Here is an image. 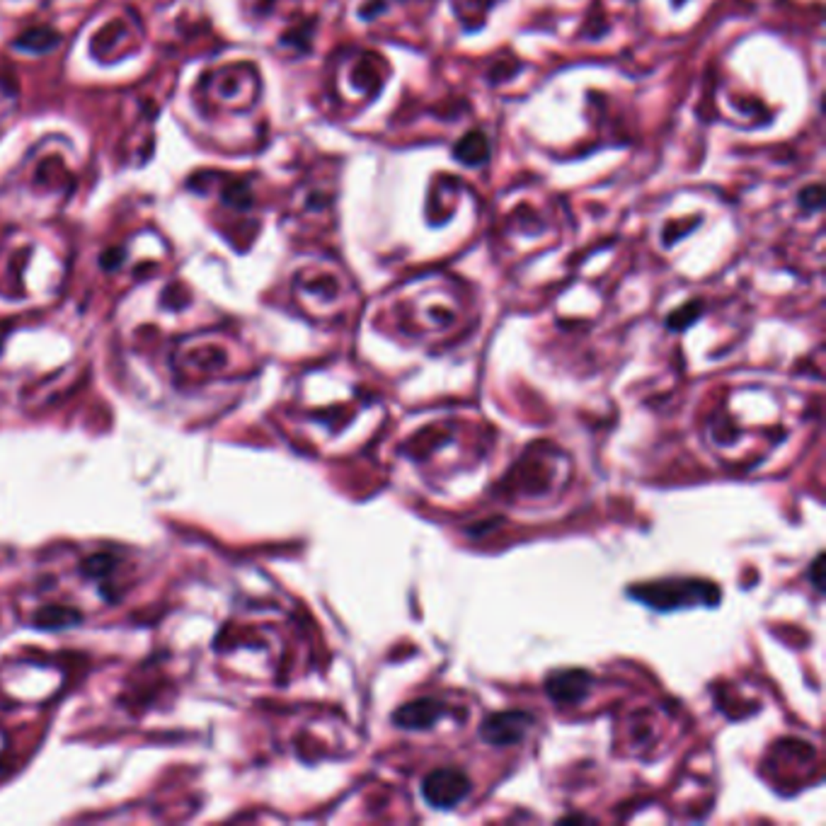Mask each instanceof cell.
I'll use <instances>...</instances> for the list:
<instances>
[{
	"label": "cell",
	"mask_w": 826,
	"mask_h": 826,
	"mask_svg": "<svg viewBox=\"0 0 826 826\" xmlns=\"http://www.w3.org/2000/svg\"><path fill=\"white\" fill-rule=\"evenodd\" d=\"M533 725V718L529 712L522 711H509V712H497L493 718L485 720V725L480 730L483 740L493 747H512L516 741L523 740V734L529 732V727Z\"/></svg>",
	"instance_id": "obj_2"
},
{
	"label": "cell",
	"mask_w": 826,
	"mask_h": 826,
	"mask_svg": "<svg viewBox=\"0 0 826 826\" xmlns=\"http://www.w3.org/2000/svg\"><path fill=\"white\" fill-rule=\"evenodd\" d=\"M471 778L465 776L461 769H436L432 771L424 781H422V795L429 805L436 810H451L458 802H463L471 792Z\"/></svg>",
	"instance_id": "obj_1"
},
{
	"label": "cell",
	"mask_w": 826,
	"mask_h": 826,
	"mask_svg": "<svg viewBox=\"0 0 826 826\" xmlns=\"http://www.w3.org/2000/svg\"><path fill=\"white\" fill-rule=\"evenodd\" d=\"M443 705L434 698H420V701H413V703L403 705L395 715H393V722L403 730H429V727L434 725L436 720L442 718Z\"/></svg>",
	"instance_id": "obj_4"
},
{
	"label": "cell",
	"mask_w": 826,
	"mask_h": 826,
	"mask_svg": "<svg viewBox=\"0 0 826 826\" xmlns=\"http://www.w3.org/2000/svg\"><path fill=\"white\" fill-rule=\"evenodd\" d=\"M224 199L233 206H247L250 204V194H247L245 184H231V187L224 192Z\"/></svg>",
	"instance_id": "obj_8"
},
{
	"label": "cell",
	"mask_w": 826,
	"mask_h": 826,
	"mask_svg": "<svg viewBox=\"0 0 826 826\" xmlns=\"http://www.w3.org/2000/svg\"><path fill=\"white\" fill-rule=\"evenodd\" d=\"M114 565V560L112 558H107V555H97V558H90V560H85V572L90 574V577H97V574H104V570H109V567Z\"/></svg>",
	"instance_id": "obj_9"
},
{
	"label": "cell",
	"mask_w": 826,
	"mask_h": 826,
	"mask_svg": "<svg viewBox=\"0 0 826 826\" xmlns=\"http://www.w3.org/2000/svg\"><path fill=\"white\" fill-rule=\"evenodd\" d=\"M812 577H814V584H817V587L821 589V558H817L814 560V570H812Z\"/></svg>",
	"instance_id": "obj_10"
},
{
	"label": "cell",
	"mask_w": 826,
	"mask_h": 826,
	"mask_svg": "<svg viewBox=\"0 0 826 826\" xmlns=\"http://www.w3.org/2000/svg\"><path fill=\"white\" fill-rule=\"evenodd\" d=\"M83 616L80 611L68 609V606H44L35 618V625L44 628V631H58V628H71V625L80 623Z\"/></svg>",
	"instance_id": "obj_5"
},
{
	"label": "cell",
	"mask_w": 826,
	"mask_h": 826,
	"mask_svg": "<svg viewBox=\"0 0 826 826\" xmlns=\"http://www.w3.org/2000/svg\"><path fill=\"white\" fill-rule=\"evenodd\" d=\"M487 153H490V145H487L485 136L483 134H468V136L456 145V155L468 165H478L483 160L487 158Z\"/></svg>",
	"instance_id": "obj_6"
},
{
	"label": "cell",
	"mask_w": 826,
	"mask_h": 826,
	"mask_svg": "<svg viewBox=\"0 0 826 826\" xmlns=\"http://www.w3.org/2000/svg\"><path fill=\"white\" fill-rule=\"evenodd\" d=\"M592 686V676L587 672H558L548 679V696L560 705H572L580 703L582 698L589 693Z\"/></svg>",
	"instance_id": "obj_3"
},
{
	"label": "cell",
	"mask_w": 826,
	"mask_h": 826,
	"mask_svg": "<svg viewBox=\"0 0 826 826\" xmlns=\"http://www.w3.org/2000/svg\"><path fill=\"white\" fill-rule=\"evenodd\" d=\"M56 44L58 35L56 32H51V29H29L27 35H22L20 39H17V46H20V49L36 51V54H39V51L54 49Z\"/></svg>",
	"instance_id": "obj_7"
}]
</instances>
